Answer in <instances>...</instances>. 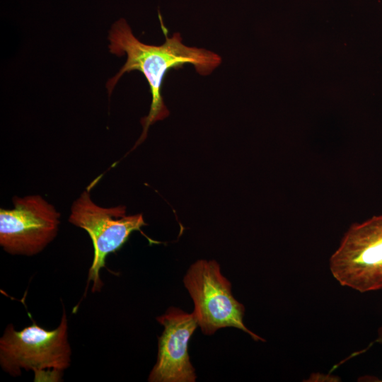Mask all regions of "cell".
<instances>
[{"mask_svg": "<svg viewBox=\"0 0 382 382\" xmlns=\"http://www.w3.org/2000/svg\"><path fill=\"white\" fill-rule=\"evenodd\" d=\"M158 17L166 38L165 42L161 45H147L139 41L124 18L117 21L109 32L108 47L110 53L117 56H127L126 62L118 73L107 82L106 88L109 95L122 75L132 71L142 73L149 83L151 94L149 112L141 120L143 132L135 146L146 139L149 127L152 124L169 115L161 90L164 79L170 70L178 69L185 64H190L198 74L207 76L222 61L221 57L215 52L185 45L179 33L168 37V29L160 13Z\"/></svg>", "mask_w": 382, "mask_h": 382, "instance_id": "1", "label": "cell"}, {"mask_svg": "<svg viewBox=\"0 0 382 382\" xmlns=\"http://www.w3.org/2000/svg\"><path fill=\"white\" fill-rule=\"evenodd\" d=\"M65 311L59 325L48 330L33 322L21 330L8 324L0 339V365L12 376L32 370L35 381H58L71 364Z\"/></svg>", "mask_w": 382, "mask_h": 382, "instance_id": "2", "label": "cell"}, {"mask_svg": "<svg viewBox=\"0 0 382 382\" xmlns=\"http://www.w3.org/2000/svg\"><path fill=\"white\" fill-rule=\"evenodd\" d=\"M329 269L342 286L360 293L382 290V214L349 226Z\"/></svg>", "mask_w": 382, "mask_h": 382, "instance_id": "3", "label": "cell"}, {"mask_svg": "<svg viewBox=\"0 0 382 382\" xmlns=\"http://www.w3.org/2000/svg\"><path fill=\"white\" fill-rule=\"evenodd\" d=\"M183 282L193 300V313L203 334L210 335L219 329L233 327L255 341H265L244 325L245 307L233 296L231 284L222 275L215 260H199L193 263Z\"/></svg>", "mask_w": 382, "mask_h": 382, "instance_id": "4", "label": "cell"}, {"mask_svg": "<svg viewBox=\"0 0 382 382\" xmlns=\"http://www.w3.org/2000/svg\"><path fill=\"white\" fill-rule=\"evenodd\" d=\"M70 223L84 229L93 245V259L88 270L87 286L93 283L92 291H100L103 284L100 272L105 267L108 255L115 253L126 243L130 234L146 226L141 214L126 215V207H102L84 191L74 202L69 218Z\"/></svg>", "mask_w": 382, "mask_h": 382, "instance_id": "5", "label": "cell"}, {"mask_svg": "<svg viewBox=\"0 0 382 382\" xmlns=\"http://www.w3.org/2000/svg\"><path fill=\"white\" fill-rule=\"evenodd\" d=\"M13 204L0 210V245L12 255H36L57 236L60 214L39 195L14 197Z\"/></svg>", "mask_w": 382, "mask_h": 382, "instance_id": "6", "label": "cell"}, {"mask_svg": "<svg viewBox=\"0 0 382 382\" xmlns=\"http://www.w3.org/2000/svg\"><path fill=\"white\" fill-rule=\"evenodd\" d=\"M164 330L158 337L157 360L151 382H195L197 376L188 354V342L198 325L195 313L170 307L156 318Z\"/></svg>", "mask_w": 382, "mask_h": 382, "instance_id": "7", "label": "cell"}, {"mask_svg": "<svg viewBox=\"0 0 382 382\" xmlns=\"http://www.w3.org/2000/svg\"><path fill=\"white\" fill-rule=\"evenodd\" d=\"M374 342H378V343H382V325L380 326L378 328L377 337H376V340ZM376 381L382 382V380H377Z\"/></svg>", "mask_w": 382, "mask_h": 382, "instance_id": "8", "label": "cell"}]
</instances>
